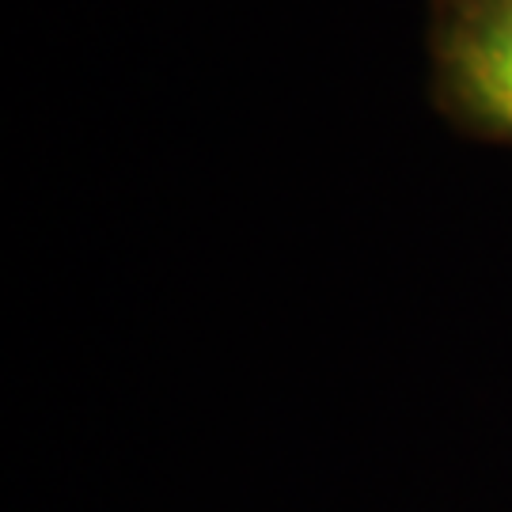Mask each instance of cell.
<instances>
[{
  "instance_id": "cell-1",
  "label": "cell",
  "mask_w": 512,
  "mask_h": 512,
  "mask_svg": "<svg viewBox=\"0 0 512 512\" xmlns=\"http://www.w3.org/2000/svg\"><path fill=\"white\" fill-rule=\"evenodd\" d=\"M429 57L444 118L512 145V0H433Z\"/></svg>"
}]
</instances>
